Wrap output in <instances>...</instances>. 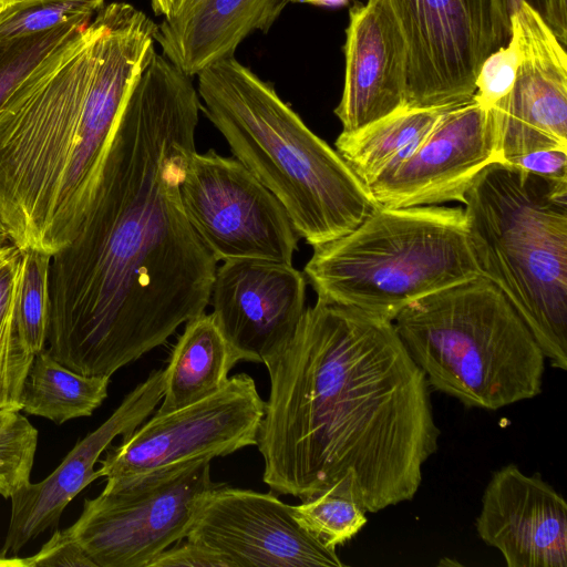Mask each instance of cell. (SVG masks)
I'll return each mask as SVG.
<instances>
[{
  "label": "cell",
  "instance_id": "obj_1",
  "mask_svg": "<svg viewBox=\"0 0 567 567\" xmlns=\"http://www.w3.org/2000/svg\"><path fill=\"white\" fill-rule=\"evenodd\" d=\"M200 110L192 76L155 50L80 230L51 258L48 349L78 373L111 378L209 303L217 261L179 192Z\"/></svg>",
  "mask_w": 567,
  "mask_h": 567
},
{
  "label": "cell",
  "instance_id": "obj_2",
  "mask_svg": "<svg viewBox=\"0 0 567 567\" xmlns=\"http://www.w3.org/2000/svg\"><path fill=\"white\" fill-rule=\"evenodd\" d=\"M262 481L305 501L351 475L367 513L413 499L440 429L393 322L317 299L266 365Z\"/></svg>",
  "mask_w": 567,
  "mask_h": 567
},
{
  "label": "cell",
  "instance_id": "obj_3",
  "mask_svg": "<svg viewBox=\"0 0 567 567\" xmlns=\"http://www.w3.org/2000/svg\"><path fill=\"white\" fill-rule=\"evenodd\" d=\"M156 27L130 3L105 4L0 105V218L19 250L53 256L78 235Z\"/></svg>",
  "mask_w": 567,
  "mask_h": 567
},
{
  "label": "cell",
  "instance_id": "obj_4",
  "mask_svg": "<svg viewBox=\"0 0 567 567\" xmlns=\"http://www.w3.org/2000/svg\"><path fill=\"white\" fill-rule=\"evenodd\" d=\"M202 111L229 148L282 204L316 247L360 225L380 205L346 159L235 55L198 74Z\"/></svg>",
  "mask_w": 567,
  "mask_h": 567
},
{
  "label": "cell",
  "instance_id": "obj_5",
  "mask_svg": "<svg viewBox=\"0 0 567 567\" xmlns=\"http://www.w3.org/2000/svg\"><path fill=\"white\" fill-rule=\"evenodd\" d=\"M482 275L507 298L550 365L567 370V181L493 162L463 203Z\"/></svg>",
  "mask_w": 567,
  "mask_h": 567
},
{
  "label": "cell",
  "instance_id": "obj_6",
  "mask_svg": "<svg viewBox=\"0 0 567 567\" xmlns=\"http://www.w3.org/2000/svg\"><path fill=\"white\" fill-rule=\"evenodd\" d=\"M392 322L429 386L467 408L498 410L542 393L545 354L484 276L408 305Z\"/></svg>",
  "mask_w": 567,
  "mask_h": 567
},
{
  "label": "cell",
  "instance_id": "obj_7",
  "mask_svg": "<svg viewBox=\"0 0 567 567\" xmlns=\"http://www.w3.org/2000/svg\"><path fill=\"white\" fill-rule=\"evenodd\" d=\"M317 299L393 321L408 305L483 276L463 208L379 206L350 233L312 247Z\"/></svg>",
  "mask_w": 567,
  "mask_h": 567
},
{
  "label": "cell",
  "instance_id": "obj_8",
  "mask_svg": "<svg viewBox=\"0 0 567 567\" xmlns=\"http://www.w3.org/2000/svg\"><path fill=\"white\" fill-rule=\"evenodd\" d=\"M219 483L210 460L168 468L128 482L109 483L66 528L95 567H148L186 538L206 496Z\"/></svg>",
  "mask_w": 567,
  "mask_h": 567
},
{
  "label": "cell",
  "instance_id": "obj_9",
  "mask_svg": "<svg viewBox=\"0 0 567 567\" xmlns=\"http://www.w3.org/2000/svg\"><path fill=\"white\" fill-rule=\"evenodd\" d=\"M408 48L406 107L472 100L483 61L507 43L503 0H389Z\"/></svg>",
  "mask_w": 567,
  "mask_h": 567
},
{
  "label": "cell",
  "instance_id": "obj_10",
  "mask_svg": "<svg viewBox=\"0 0 567 567\" xmlns=\"http://www.w3.org/2000/svg\"><path fill=\"white\" fill-rule=\"evenodd\" d=\"M265 401L255 380L238 373L217 392L184 408L156 413L100 457L97 477L128 482L172 467L213 460L256 445Z\"/></svg>",
  "mask_w": 567,
  "mask_h": 567
},
{
  "label": "cell",
  "instance_id": "obj_11",
  "mask_svg": "<svg viewBox=\"0 0 567 567\" xmlns=\"http://www.w3.org/2000/svg\"><path fill=\"white\" fill-rule=\"evenodd\" d=\"M179 192L188 220L216 261L292 264L299 236L287 210L237 158L195 152Z\"/></svg>",
  "mask_w": 567,
  "mask_h": 567
},
{
  "label": "cell",
  "instance_id": "obj_12",
  "mask_svg": "<svg viewBox=\"0 0 567 567\" xmlns=\"http://www.w3.org/2000/svg\"><path fill=\"white\" fill-rule=\"evenodd\" d=\"M519 63L512 91L488 110L498 162L567 150V55L542 14L520 2L509 18Z\"/></svg>",
  "mask_w": 567,
  "mask_h": 567
},
{
  "label": "cell",
  "instance_id": "obj_13",
  "mask_svg": "<svg viewBox=\"0 0 567 567\" xmlns=\"http://www.w3.org/2000/svg\"><path fill=\"white\" fill-rule=\"evenodd\" d=\"M188 539L228 557L234 567H341L336 550L322 545L272 493L218 484L206 496Z\"/></svg>",
  "mask_w": 567,
  "mask_h": 567
},
{
  "label": "cell",
  "instance_id": "obj_14",
  "mask_svg": "<svg viewBox=\"0 0 567 567\" xmlns=\"http://www.w3.org/2000/svg\"><path fill=\"white\" fill-rule=\"evenodd\" d=\"M305 274L267 259L225 260L212 286V315L244 361H272L292 339L306 310Z\"/></svg>",
  "mask_w": 567,
  "mask_h": 567
},
{
  "label": "cell",
  "instance_id": "obj_15",
  "mask_svg": "<svg viewBox=\"0 0 567 567\" xmlns=\"http://www.w3.org/2000/svg\"><path fill=\"white\" fill-rule=\"evenodd\" d=\"M493 162L498 157L492 118L472 99L445 109L413 154L369 189L383 207L463 203L475 177Z\"/></svg>",
  "mask_w": 567,
  "mask_h": 567
},
{
  "label": "cell",
  "instance_id": "obj_16",
  "mask_svg": "<svg viewBox=\"0 0 567 567\" xmlns=\"http://www.w3.org/2000/svg\"><path fill=\"white\" fill-rule=\"evenodd\" d=\"M164 370H153L126 394L97 429L73 446L44 480L27 483L11 496V516L0 557L17 555L33 538L56 529L69 503L97 477L95 464L117 435H127L153 413L163 398Z\"/></svg>",
  "mask_w": 567,
  "mask_h": 567
},
{
  "label": "cell",
  "instance_id": "obj_17",
  "mask_svg": "<svg viewBox=\"0 0 567 567\" xmlns=\"http://www.w3.org/2000/svg\"><path fill=\"white\" fill-rule=\"evenodd\" d=\"M475 527L508 567H567L565 498L538 475H527L515 464L493 473Z\"/></svg>",
  "mask_w": 567,
  "mask_h": 567
},
{
  "label": "cell",
  "instance_id": "obj_18",
  "mask_svg": "<svg viewBox=\"0 0 567 567\" xmlns=\"http://www.w3.org/2000/svg\"><path fill=\"white\" fill-rule=\"evenodd\" d=\"M346 68L334 114L343 133L406 107L408 48L389 0H367L349 11Z\"/></svg>",
  "mask_w": 567,
  "mask_h": 567
},
{
  "label": "cell",
  "instance_id": "obj_19",
  "mask_svg": "<svg viewBox=\"0 0 567 567\" xmlns=\"http://www.w3.org/2000/svg\"><path fill=\"white\" fill-rule=\"evenodd\" d=\"M288 0H196L157 24L162 54L189 76L234 55L254 31H268Z\"/></svg>",
  "mask_w": 567,
  "mask_h": 567
},
{
  "label": "cell",
  "instance_id": "obj_20",
  "mask_svg": "<svg viewBox=\"0 0 567 567\" xmlns=\"http://www.w3.org/2000/svg\"><path fill=\"white\" fill-rule=\"evenodd\" d=\"M163 375V398L156 413L197 402L221 389L243 357L229 344L212 313L187 322Z\"/></svg>",
  "mask_w": 567,
  "mask_h": 567
},
{
  "label": "cell",
  "instance_id": "obj_21",
  "mask_svg": "<svg viewBox=\"0 0 567 567\" xmlns=\"http://www.w3.org/2000/svg\"><path fill=\"white\" fill-rule=\"evenodd\" d=\"M445 109L403 107L358 131L341 132L336 150L369 187L413 154Z\"/></svg>",
  "mask_w": 567,
  "mask_h": 567
},
{
  "label": "cell",
  "instance_id": "obj_22",
  "mask_svg": "<svg viewBox=\"0 0 567 567\" xmlns=\"http://www.w3.org/2000/svg\"><path fill=\"white\" fill-rule=\"evenodd\" d=\"M110 380L78 373L44 348L30 365L21 392V411L55 424L90 416L107 398Z\"/></svg>",
  "mask_w": 567,
  "mask_h": 567
},
{
  "label": "cell",
  "instance_id": "obj_23",
  "mask_svg": "<svg viewBox=\"0 0 567 567\" xmlns=\"http://www.w3.org/2000/svg\"><path fill=\"white\" fill-rule=\"evenodd\" d=\"M291 508L299 525L333 550L352 539L368 520L354 495L351 475Z\"/></svg>",
  "mask_w": 567,
  "mask_h": 567
},
{
  "label": "cell",
  "instance_id": "obj_24",
  "mask_svg": "<svg viewBox=\"0 0 567 567\" xmlns=\"http://www.w3.org/2000/svg\"><path fill=\"white\" fill-rule=\"evenodd\" d=\"M51 255L20 250V288L17 305L18 332L34 355L45 348L50 324Z\"/></svg>",
  "mask_w": 567,
  "mask_h": 567
},
{
  "label": "cell",
  "instance_id": "obj_25",
  "mask_svg": "<svg viewBox=\"0 0 567 567\" xmlns=\"http://www.w3.org/2000/svg\"><path fill=\"white\" fill-rule=\"evenodd\" d=\"M105 0H31L0 13V47L61 24L92 18Z\"/></svg>",
  "mask_w": 567,
  "mask_h": 567
},
{
  "label": "cell",
  "instance_id": "obj_26",
  "mask_svg": "<svg viewBox=\"0 0 567 567\" xmlns=\"http://www.w3.org/2000/svg\"><path fill=\"white\" fill-rule=\"evenodd\" d=\"M38 430L18 410H0V495L10 496L30 482Z\"/></svg>",
  "mask_w": 567,
  "mask_h": 567
},
{
  "label": "cell",
  "instance_id": "obj_27",
  "mask_svg": "<svg viewBox=\"0 0 567 567\" xmlns=\"http://www.w3.org/2000/svg\"><path fill=\"white\" fill-rule=\"evenodd\" d=\"M90 21L91 18L76 19L49 31L1 45L0 105L37 64Z\"/></svg>",
  "mask_w": 567,
  "mask_h": 567
},
{
  "label": "cell",
  "instance_id": "obj_28",
  "mask_svg": "<svg viewBox=\"0 0 567 567\" xmlns=\"http://www.w3.org/2000/svg\"><path fill=\"white\" fill-rule=\"evenodd\" d=\"M519 63L518 43L511 33L507 43L491 53L480 66L473 100L489 110L513 89Z\"/></svg>",
  "mask_w": 567,
  "mask_h": 567
},
{
  "label": "cell",
  "instance_id": "obj_29",
  "mask_svg": "<svg viewBox=\"0 0 567 567\" xmlns=\"http://www.w3.org/2000/svg\"><path fill=\"white\" fill-rule=\"evenodd\" d=\"M0 566L41 567V566H86L95 567L82 547L65 529H55L51 538L41 549L29 557H0Z\"/></svg>",
  "mask_w": 567,
  "mask_h": 567
},
{
  "label": "cell",
  "instance_id": "obj_30",
  "mask_svg": "<svg viewBox=\"0 0 567 567\" xmlns=\"http://www.w3.org/2000/svg\"><path fill=\"white\" fill-rule=\"evenodd\" d=\"M234 567L224 554L210 547L183 538L161 553L148 567Z\"/></svg>",
  "mask_w": 567,
  "mask_h": 567
},
{
  "label": "cell",
  "instance_id": "obj_31",
  "mask_svg": "<svg viewBox=\"0 0 567 567\" xmlns=\"http://www.w3.org/2000/svg\"><path fill=\"white\" fill-rule=\"evenodd\" d=\"M535 175L567 181V150L547 148L527 153L508 162Z\"/></svg>",
  "mask_w": 567,
  "mask_h": 567
},
{
  "label": "cell",
  "instance_id": "obj_32",
  "mask_svg": "<svg viewBox=\"0 0 567 567\" xmlns=\"http://www.w3.org/2000/svg\"><path fill=\"white\" fill-rule=\"evenodd\" d=\"M542 17L560 43L567 44V0H543Z\"/></svg>",
  "mask_w": 567,
  "mask_h": 567
},
{
  "label": "cell",
  "instance_id": "obj_33",
  "mask_svg": "<svg viewBox=\"0 0 567 567\" xmlns=\"http://www.w3.org/2000/svg\"><path fill=\"white\" fill-rule=\"evenodd\" d=\"M523 1L527 2L542 14L543 0H503V4L508 18H511L516 12L519 3Z\"/></svg>",
  "mask_w": 567,
  "mask_h": 567
},
{
  "label": "cell",
  "instance_id": "obj_34",
  "mask_svg": "<svg viewBox=\"0 0 567 567\" xmlns=\"http://www.w3.org/2000/svg\"><path fill=\"white\" fill-rule=\"evenodd\" d=\"M289 2L308 3L318 7H342L349 2V0H288Z\"/></svg>",
  "mask_w": 567,
  "mask_h": 567
},
{
  "label": "cell",
  "instance_id": "obj_35",
  "mask_svg": "<svg viewBox=\"0 0 567 567\" xmlns=\"http://www.w3.org/2000/svg\"><path fill=\"white\" fill-rule=\"evenodd\" d=\"M31 0H0V13L23 2Z\"/></svg>",
  "mask_w": 567,
  "mask_h": 567
},
{
  "label": "cell",
  "instance_id": "obj_36",
  "mask_svg": "<svg viewBox=\"0 0 567 567\" xmlns=\"http://www.w3.org/2000/svg\"><path fill=\"white\" fill-rule=\"evenodd\" d=\"M8 244H12V243H11L9 234L0 218V247L8 245Z\"/></svg>",
  "mask_w": 567,
  "mask_h": 567
},
{
  "label": "cell",
  "instance_id": "obj_37",
  "mask_svg": "<svg viewBox=\"0 0 567 567\" xmlns=\"http://www.w3.org/2000/svg\"><path fill=\"white\" fill-rule=\"evenodd\" d=\"M194 1H196V0H175L174 1V7H173V10H172L171 14L173 12H175V11H177V10H179V9L190 4V3H193Z\"/></svg>",
  "mask_w": 567,
  "mask_h": 567
}]
</instances>
